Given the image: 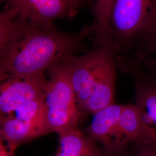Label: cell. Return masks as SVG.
Returning <instances> with one entry per match:
<instances>
[{
  "label": "cell",
  "mask_w": 156,
  "mask_h": 156,
  "mask_svg": "<svg viewBox=\"0 0 156 156\" xmlns=\"http://www.w3.org/2000/svg\"><path fill=\"white\" fill-rule=\"evenodd\" d=\"M119 134L125 147L130 143L156 148V133L147 124L135 105H124L118 123Z\"/></svg>",
  "instance_id": "9"
},
{
  "label": "cell",
  "mask_w": 156,
  "mask_h": 156,
  "mask_svg": "<svg viewBox=\"0 0 156 156\" xmlns=\"http://www.w3.org/2000/svg\"><path fill=\"white\" fill-rule=\"evenodd\" d=\"M9 115L26 122L46 123L44 96L24 104Z\"/></svg>",
  "instance_id": "14"
},
{
  "label": "cell",
  "mask_w": 156,
  "mask_h": 156,
  "mask_svg": "<svg viewBox=\"0 0 156 156\" xmlns=\"http://www.w3.org/2000/svg\"><path fill=\"white\" fill-rule=\"evenodd\" d=\"M93 34L92 25L68 33L53 23L32 22L4 9L0 14V79L44 73L74 56Z\"/></svg>",
  "instance_id": "1"
},
{
  "label": "cell",
  "mask_w": 156,
  "mask_h": 156,
  "mask_svg": "<svg viewBox=\"0 0 156 156\" xmlns=\"http://www.w3.org/2000/svg\"><path fill=\"white\" fill-rule=\"evenodd\" d=\"M94 140L78 129L59 135L58 149L54 156H104Z\"/></svg>",
  "instance_id": "12"
},
{
  "label": "cell",
  "mask_w": 156,
  "mask_h": 156,
  "mask_svg": "<svg viewBox=\"0 0 156 156\" xmlns=\"http://www.w3.org/2000/svg\"><path fill=\"white\" fill-rule=\"evenodd\" d=\"M0 114L6 116L44 95L48 79L44 73L0 79Z\"/></svg>",
  "instance_id": "6"
},
{
  "label": "cell",
  "mask_w": 156,
  "mask_h": 156,
  "mask_svg": "<svg viewBox=\"0 0 156 156\" xmlns=\"http://www.w3.org/2000/svg\"><path fill=\"white\" fill-rule=\"evenodd\" d=\"M100 44L101 53L92 93L84 113L94 114L114 102L117 53L111 40L94 41Z\"/></svg>",
  "instance_id": "5"
},
{
  "label": "cell",
  "mask_w": 156,
  "mask_h": 156,
  "mask_svg": "<svg viewBox=\"0 0 156 156\" xmlns=\"http://www.w3.org/2000/svg\"><path fill=\"white\" fill-rule=\"evenodd\" d=\"M100 53V44L94 42L92 49L85 55L70 56L66 60L70 80L80 113L84 112L92 93Z\"/></svg>",
  "instance_id": "7"
},
{
  "label": "cell",
  "mask_w": 156,
  "mask_h": 156,
  "mask_svg": "<svg viewBox=\"0 0 156 156\" xmlns=\"http://www.w3.org/2000/svg\"><path fill=\"white\" fill-rule=\"evenodd\" d=\"M105 152V151H104ZM104 156H125L123 154V153H120V154H107L105 152V155Z\"/></svg>",
  "instance_id": "18"
},
{
  "label": "cell",
  "mask_w": 156,
  "mask_h": 156,
  "mask_svg": "<svg viewBox=\"0 0 156 156\" xmlns=\"http://www.w3.org/2000/svg\"><path fill=\"white\" fill-rule=\"evenodd\" d=\"M49 133L50 131L45 122H26L12 115L0 117L1 138L16 149L20 145Z\"/></svg>",
  "instance_id": "11"
},
{
  "label": "cell",
  "mask_w": 156,
  "mask_h": 156,
  "mask_svg": "<svg viewBox=\"0 0 156 156\" xmlns=\"http://www.w3.org/2000/svg\"><path fill=\"white\" fill-rule=\"evenodd\" d=\"M137 145V151L129 156H156V148L145 145Z\"/></svg>",
  "instance_id": "15"
},
{
  "label": "cell",
  "mask_w": 156,
  "mask_h": 156,
  "mask_svg": "<svg viewBox=\"0 0 156 156\" xmlns=\"http://www.w3.org/2000/svg\"><path fill=\"white\" fill-rule=\"evenodd\" d=\"M124 105L113 103L93 114L92 122L86 128L87 135L100 143L107 154L123 153L124 146L119 134V120Z\"/></svg>",
  "instance_id": "8"
},
{
  "label": "cell",
  "mask_w": 156,
  "mask_h": 156,
  "mask_svg": "<svg viewBox=\"0 0 156 156\" xmlns=\"http://www.w3.org/2000/svg\"><path fill=\"white\" fill-rule=\"evenodd\" d=\"M142 66L156 73V46L152 55L145 62Z\"/></svg>",
  "instance_id": "17"
},
{
  "label": "cell",
  "mask_w": 156,
  "mask_h": 156,
  "mask_svg": "<svg viewBox=\"0 0 156 156\" xmlns=\"http://www.w3.org/2000/svg\"><path fill=\"white\" fill-rule=\"evenodd\" d=\"M115 0H96L95 22L93 24L94 41L111 39L109 18Z\"/></svg>",
  "instance_id": "13"
},
{
  "label": "cell",
  "mask_w": 156,
  "mask_h": 156,
  "mask_svg": "<svg viewBox=\"0 0 156 156\" xmlns=\"http://www.w3.org/2000/svg\"><path fill=\"white\" fill-rule=\"evenodd\" d=\"M16 148L7 144L1 138H0V156H16Z\"/></svg>",
  "instance_id": "16"
},
{
  "label": "cell",
  "mask_w": 156,
  "mask_h": 156,
  "mask_svg": "<svg viewBox=\"0 0 156 156\" xmlns=\"http://www.w3.org/2000/svg\"><path fill=\"white\" fill-rule=\"evenodd\" d=\"M66 60L47 70L49 79L44 95L46 123L50 133L54 132L58 135L78 129L81 113L70 80Z\"/></svg>",
  "instance_id": "3"
},
{
  "label": "cell",
  "mask_w": 156,
  "mask_h": 156,
  "mask_svg": "<svg viewBox=\"0 0 156 156\" xmlns=\"http://www.w3.org/2000/svg\"><path fill=\"white\" fill-rule=\"evenodd\" d=\"M129 73L134 79L135 105L145 122L156 133V73L141 66Z\"/></svg>",
  "instance_id": "10"
},
{
  "label": "cell",
  "mask_w": 156,
  "mask_h": 156,
  "mask_svg": "<svg viewBox=\"0 0 156 156\" xmlns=\"http://www.w3.org/2000/svg\"><path fill=\"white\" fill-rule=\"evenodd\" d=\"M4 9L32 22L52 24L57 19L73 18L82 0H1Z\"/></svg>",
  "instance_id": "4"
},
{
  "label": "cell",
  "mask_w": 156,
  "mask_h": 156,
  "mask_svg": "<svg viewBox=\"0 0 156 156\" xmlns=\"http://www.w3.org/2000/svg\"><path fill=\"white\" fill-rule=\"evenodd\" d=\"M109 26L117 68L142 66L156 46V0H115Z\"/></svg>",
  "instance_id": "2"
}]
</instances>
